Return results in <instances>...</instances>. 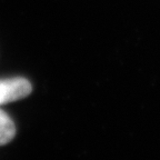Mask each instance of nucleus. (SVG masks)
I'll return each instance as SVG.
<instances>
[{"label": "nucleus", "mask_w": 160, "mask_h": 160, "mask_svg": "<svg viewBox=\"0 0 160 160\" xmlns=\"http://www.w3.org/2000/svg\"><path fill=\"white\" fill-rule=\"evenodd\" d=\"M32 91L30 81L22 77L0 79V107L18 101L29 96Z\"/></svg>", "instance_id": "nucleus-1"}, {"label": "nucleus", "mask_w": 160, "mask_h": 160, "mask_svg": "<svg viewBox=\"0 0 160 160\" xmlns=\"http://www.w3.org/2000/svg\"><path fill=\"white\" fill-rule=\"evenodd\" d=\"M16 136V126L13 120L2 109H0V146L9 143Z\"/></svg>", "instance_id": "nucleus-2"}]
</instances>
